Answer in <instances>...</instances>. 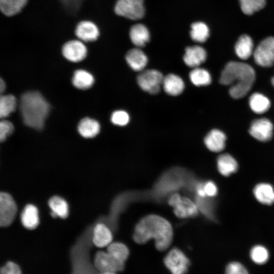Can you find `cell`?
<instances>
[{"label":"cell","mask_w":274,"mask_h":274,"mask_svg":"<svg viewBox=\"0 0 274 274\" xmlns=\"http://www.w3.org/2000/svg\"><path fill=\"white\" fill-rule=\"evenodd\" d=\"M173 236L170 223L161 216L152 214L144 217L136 224L133 237L139 244H145L153 238L156 249L163 251L169 247Z\"/></svg>","instance_id":"cell-1"},{"label":"cell","mask_w":274,"mask_h":274,"mask_svg":"<svg viewBox=\"0 0 274 274\" xmlns=\"http://www.w3.org/2000/svg\"><path fill=\"white\" fill-rule=\"evenodd\" d=\"M254 68L245 62L230 61L222 70L219 79L220 83L230 86L229 93L236 99L241 98L251 90L255 80Z\"/></svg>","instance_id":"cell-2"},{"label":"cell","mask_w":274,"mask_h":274,"mask_svg":"<svg viewBox=\"0 0 274 274\" xmlns=\"http://www.w3.org/2000/svg\"><path fill=\"white\" fill-rule=\"evenodd\" d=\"M20 110L26 125L41 130L49 114L50 105L40 92L29 91L21 96Z\"/></svg>","instance_id":"cell-3"},{"label":"cell","mask_w":274,"mask_h":274,"mask_svg":"<svg viewBox=\"0 0 274 274\" xmlns=\"http://www.w3.org/2000/svg\"><path fill=\"white\" fill-rule=\"evenodd\" d=\"M114 10L119 16L138 20L145 14L144 0H117Z\"/></svg>","instance_id":"cell-4"},{"label":"cell","mask_w":274,"mask_h":274,"mask_svg":"<svg viewBox=\"0 0 274 274\" xmlns=\"http://www.w3.org/2000/svg\"><path fill=\"white\" fill-rule=\"evenodd\" d=\"M164 76L155 69L144 70L138 75L136 81L139 86L151 94H157L162 85Z\"/></svg>","instance_id":"cell-5"},{"label":"cell","mask_w":274,"mask_h":274,"mask_svg":"<svg viewBox=\"0 0 274 274\" xmlns=\"http://www.w3.org/2000/svg\"><path fill=\"white\" fill-rule=\"evenodd\" d=\"M61 53L68 61L78 63L86 58L88 49L86 43L76 38L68 40L62 44Z\"/></svg>","instance_id":"cell-6"},{"label":"cell","mask_w":274,"mask_h":274,"mask_svg":"<svg viewBox=\"0 0 274 274\" xmlns=\"http://www.w3.org/2000/svg\"><path fill=\"white\" fill-rule=\"evenodd\" d=\"M253 58L259 65L268 67L274 64V37L263 39L254 49Z\"/></svg>","instance_id":"cell-7"},{"label":"cell","mask_w":274,"mask_h":274,"mask_svg":"<svg viewBox=\"0 0 274 274\" xmlns=\"http://www.w3.org/2000/svg\"><path fill=\"white\" fill-rule=\"evenodd\" d=\"M168 202L174 208V213L179 218L192 217L198 214L197 206L189 198L182 197L178 193L173 194Z\"/></svg>","instance_id":"cell-8"},{"label":"cell","mask_w":274,"mask_h":274,"mask_svg":"<svg viewBox=\"0 0 274 274\" xmlns=\"http://www.w3.org/2000/svg\"><path fill=\"white\" fill-rule=\"evenodd\" d=\"M74 34L76 38L87 44L96 41L100 35V31L95 22L89 19H83L76 24Z\"/></svg>","instance_id":"cell-9"},{"label":"cell","mask_w":274,"mask_h":274,"mask_svg":"<svg viewBox=\"0 0 274 274\" xmlns=\"http://www.w3.org/2000/svg\"><path fill=\"white\" fill-rule=\"evenodd\" d=\"M164 262L166 267L174 274L187 272L190 261L185 255L179 249L174 248L166 255Z\"/></svg>","instance_id":"cell-10"},{"label":"cell","mask_w":274,"mask_h":274,"mask_svg":"<svg viewBox=\"0 0 274 274\" xmlns=\"http://www.w3.org/2000/svg\"><path fill=\"white\" fill-rule=\"evenodd\" d=\"M94 264L101 273H115L124 269V264L118 261L107 252L98 251L95 254Z\"/></svg>","instance_id":"cell-11"},{"label":"cell","mask_w":274,"mask_h":274,"mask_svg":"<svg viewBox=\"0 0 274 274\" xmlns=\"http://www.w3.org/2000/svg\"><path fill=\"white\" fill-rule=\"evenodd\" d=\"M17 212V206L13 197L8 193L0 194V226L5 227L13 221Z\"/></svg>","instance_id":"cell-12"},{"label":"cell","mask_w":274,"mask_h":274,"mask_svg":"<svg viewBox=\"0 0 274 274\" xmlns=\"http://www.w3.org/2000/svg\"><path fill=\"white\" fill-rule=\"evenodd\" d=\"M273 125L268 119L261 118L254 120L249 129L250 134L257 140L267 142L272 135Z\"/></svg>","instance_id":"cell-13"},{"label":"cell","mask_w":274,"mask_h":274,"mask_svg":"<svg viewBox=\"0 0 274 274\" xmlns=\"http://www.w3.org/2000/svg\"><path fill=\"white\" fill-rule=\"evenodd\" d=\"M207 57V53L204 48L193 45L185 48L183 59L187 66L193 68L199 67L206 60Z\"/></svg>","instance_id":"cell-14"},{"label":"cell","mask_w":274,"mask_h":274,"mask_svg":"<svg viewBox=\"0 0 274 274\" xmlns=\"http://www.w3.org/2000/svg\"><path fill=\"white\" fill-rule=\"evenodd\" d=\"M125 60L134 71L141 72L145 70L148 62V58L141 48L135 47L129 50L125 55Z\"/></svg>","instance_id":"cell-15"},{"label":"cell","mask_w":274,"mask_h":274,"mask_svg":"<svg viewBox=\"0 0 274 274\" xmlns=\"http://www.w3.org/2000/svg\"><path fill=\"white\" fill-rule=\"evenodd\" d=\"M129 36L131 43L136 47H144L150 40L148 28L142 23H136L130 28Z\"/></svg>","instance_id":"cell-16"},{"label":"cell","mask_w":274,"mask_h":274,"mask_svg":"<svg viewBox=\"0 0 274 274\" xmlns=\"http://www.w3.org/2000/svg\"><path fill=\"white\" fill-rule=\"evenodd\" d=\"M162 86L167 94L177 96L184 91L185 83L179 76L175 74H169L164 77Z\"/></svg>","instance_id":"cell-17"},{"label":"cell","mask_w":274,"mask_h":274,"mask_svg":"<svg viewBox=\"0 0 274 274\" xmlns=\"http://www.w3.org/2000/svg\"><path fill=\"white\" fill-rule=\"evenodd\" d=\"M226 135L218 129L211 130L206 136L204 143L207 148L211 151L219 152L225 148Z\"/></svg>","instance_id":"cell-18"},{"label":"cell","mask_w":274,"mask_h":274,"mask_svg":"<svg viewBox=\"0 0 274 274\" xmlns=\"http://www.w3.org/2000/svg\"><path fill=\"white\" fill-rule=\"evenodd\" d=\"M234 51L237 56L242 60L249 58L253 54L254 44L252 38L247 35H242L237 40Z\"/></svg>","instance_id":"cell-19"},{"label":"cell","mask_w":274,"mask_h":274,"mask_svg":"<svg viewBox=\"0 0 274 274\" xmlns=\"http://www.w3.org/2000/svg\"><path fill=\"white\" fill-rule=\"evenodd\" d=\"M113 236L109 228L102 223H98L93 229L92 242L95 246L103 248L112 242Z\"/></svg>","instance_id":"cell-20"},{"label":"cell","mask_w":274,"mask_h":274,"mask_svg":"<svg viewBox=\"0 0 274 274\" xmlns=\"http://www.w3.org/2000/svg\"><path fill=\"white\" fill-rule=\"evenodd\" d=\"M253 194L260 203L270 205L274 203V189L269 184L262 183L255 186Z\"/></svg>","instance_id":"cell-21"},{"label":"cell","mask_w":274,"mask_h":274,"mask_svg":"<svg viewBox=\"0 0 274 274\" xmlns=\"http://www.w3.org/2000/svg\"><path fill=\"white\" fill-rule=\"evenodd\" d=\"M28 2V0H0V10L4 16L13 17L19 14Z\"/></svg>","instance_id":"cell-22"},{"label":"cell","mask_w":274,"mask_h":274,"mask_svg":"<svg viewBox=\"0 0 274 274\" xmlns=\"http://www.w3.org/2000/svg\"><path fill=\"white\" fill-rule=\"evenodd\" d=\"M217 168L222 175L227 177L236 172L238 164L231 155L223 154L218 157Z\"/></svg>","instance_id":"cell-23"},{"label":"cell","mask_w":274,"mask_h":274,"mask_svg":"<svg viewBox=\"0 0 274 274\" xmlns=\"http://www.w3.org/2000/svg\"><path fill=\"white\" fill-rule=\"evenodd\" d=\"M78 130L84 138H91L95 136L99 132L100 125L96 120L85 118L79 123Z\"/></svg>","instance_id":"cell-24"},{"label":"cell","mask_w":274,"mask_h":274,"mask_svg":"<svg viewBox=\"0 0 274 274\" xmlns=\"http://www.w3.org/2000/svg\"><path fill=\"white\" fill-rule=\"evenodd\" d=\"M23 225L29 229H33L38 225L39 220L38 211L33 204H27L24 208L21 215Z\"/></svg>","instance_id":"cell-25"},{"label":"cell","mask_w":274,"mask_h":274,"mask_svg":"<svg viewBox=\"0 0 274 274\" xmlns=\"http://www.w3.org/2000/svg\"><path fill=\"white\" fill-rule=\"evenodd\" d=\"M190 36L194 42H205L209 37L210 29L206 23L202 21L193 23L190 26Z\"/></svg>","instance_id":"cell-26"},{"label":"cell","mask_w":274,"mask_h":274,"mask_svg":"<svg viewBox=\"0 0 274 274\" xmlns=\"http://www.w3.org/2000/svg\"><path fill=\"white\" fill-rule=\"evenodd\" d=\"M94 78L89 72L82 69L76 70L73 75L72 82L77 88L86 89L92 86Z\"/></svg>","instance_id":"cell-27"},{"label":"cell","mask_w":274,"mask_h":274,"mask_svg":"<svg viewBox=\"0 0 274 274\" xmlns=\"http://www.w3.org/2000/svg\"><path fill=\"white\" fill-rule=\"evenodd\" d=\"M49 206L52 210L51 213L53 217L58 216L65 218L68 214V207L66 201L59 196H53L49 200Z\"/></svg>","instance_id":"cell-28"},{"label":"cell","mask_w":274,"mask_h":274,"mask_svg":"<svg viewBox=\"0 0 274 274\" xmlns=\"http://www.w3.org/2000/svg\"><path fill=\"white\" fill-rule=\"evenodd\" d=\"M189 77L191 83L196 86H207L212 81L209 71L199 67L193 68L190 72Z\"/></svg>","instance_id":"cell-29"},{"label":"cell","mask_w":274,"mask_h":274,"mask_svg":"<svg viewBox=\"0 0 274 274\" xmlns=\"http://www.w3.org/2000/svg\"><path fill=\"white\" fill-rule=\"evenodd\" d=\"M249 105L254 112L262 114L268 110L270 102L268 98L263 94L255 93L252 94L249 98Z\"/></svg>","instance_id":"cell-30"},{"label":"cell","mask_w":274,"mask_h":274,"mask_svg":"<svg viewBox=\"0 0 274 274\" xmlns=\"http://www.w3.org/2000/svg\"><path fill=\"white\" fill-rule=\"evenodd\" d=\"M107 252L120 263L124 264L129 255V250L123 244L118 242L111 243Z\"/></svg>","instance_id":"cell-31"},{"label":"cell","mask_w":274,"mask_h":274,"mask_svg":"<svg viewBox=\"0 0 274 274\" xmlns=\"http://www.w3.org/2000/svg\"><path fill=\"white\" fill-rule=\"evenodd\" d=\"M16 107V99L13 95H2L0 97V117H8L14 112Z\"/></svg>","instance_id":"cell-32"},{"label":"cell","mask_w":274,"mask_h":274,"mask_svg":"<svg viewBox=\"0 0 274 274\" xmlns=\"http://www.w3.org/2000/svg\"><path fill=\"white\" fill-rule=\"evenodd\" d=\"M239 2L242 12L248 15L261 10L266 4L265 0H239Z\"/></svg>","instance_id":"cell-33"},{"label":"cell","mask_w":274,"mask_h":274,"mask_svg":"<svg viewBox=\"0 0 274 274\" xmlns=\"http://www.w3.org/2000/svg\"><path fill=\"white\" fill-rule=\"evenodd\" d=\"M250 257L255 263L258 264H263L268 260L269 254L267 250L264 247L257 245L251 249Z\"/></svg>","instance_id":"cell-34"},{"label":"cell","mask_w":274,"mask_h":274,"mask_svg":"<svg viewBox=\"0 0 274 274\" xmlns=\"http://www.w3.org/2000/svg\"><path fill=\"white\" fill-rule=\"evenodd\" d=\"M129 114L127 112L123 110L114 111L111 117V121L113 124L119 126L126 125L129 123Z\"/></svg>","instance_id":"cell-35"},{"label":"cell","mask_w":274,"mask_h":274,"mask_svg":"<svg viewBox=\"0 0 274 274\" xmlns=\"http://www.w3.org/2000/svg\"><path fill=\"white\" fill-rule=\"evenodd\" d=\"M13 124L7 120H3L0 122V141L5 140L7 136L11 134L13 131Z\"/></svg>","instance_id":"cell-36"},{"label":"cell","mask_w":274,"mask_h":274,"mask_svg":"<svg viewBox=\"0 0 274 274\" xmlns=\"http://www.w3.org/2000/svg\"><path fill=\"white\" fill-rule=\"evenodd\" d=\"M225 271L228 274H245L248 271L246 268L238 262H232L226 266Z\"/></svg>","instance_id":"cell-37"},{"label":"cell","mask_w":274,"mask_h":274,"mask_svg":"<svg viewBox=\"0 0 274 274\" xmlns=\"http://www.w3.org/2000/svg\"><path fill=\"white\" fill-rule=\"evenodd\" d=\"M0 272L2 274H19L21 270L16 263L9 261L1 268Z\"/></svg>","instance_id":"cell-38"},{"label":"cell","mask_w":274,"mask_h":274,"mask_svg":"<svg viewBox=\"0 0 274 274\" xmlns=\"http://www.w3.org/2000/svg\"><path fill=\"white\" fill-rule=\"evenodd\" d=\"M203 187L206 195L209 197H214L217 194V187L212 181L207 182L204 184Z\"/></svg>","instance_id":"cell-39"},{"label":"cell","mask_w":274,"mask_h":274,"mask_svg":"<svg viewBox=\"0 0 274 274\" xmlns=\"http://www.w3.org/2000/svg\"><path fill=\"white\" fill-rule=\"evenodd\" d=\"M203 186L204 184L199 183L196 186L197 194L198 196L201 198L205 197L207 196L204 192Z\"/></svg>","instance_id":"cell-40"},{"label":"cell","mask_w":274,"mask_h":274,"mask_svg":"<svg viewBox=\"0 0 274 274\" xmlns=\"http://www.w3.org/2000/svg\"><path fill=\"white\" fill-rule=\"evenodd\" d=\"M5 83L3 79L1 78L0 79V91L1 93H2L4 91L5 89Z\"/></svg>","instance_id":"cell-41"},{"label":"cell","mask_w":274,"mask_h":274,"mask_svg":"<svg viewBox=\"0 0 274 274\" xmlns=\"http://www.w3.org/2000/svg\"><path fill=\"white\" fill-rule=\"evenodd\" d=\"M271 83L272 84V85L274 87V77H273L272 78H271Z\"/></svg>","instance_id":"cell-42"}]
</instances>
